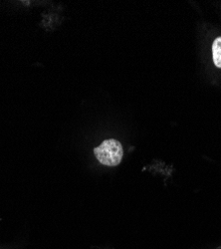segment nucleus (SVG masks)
<instances>
[{
  "label": "nucleus",
  "instance_id": "nucleus-1",
  "mask_svg": "<svg viewBox=\"0 0 221 249\" xmlns=\"http://www.w3.org/2000/svg\"><path fill=\"white\" fill-rule=\"evenodd\" d=\"M97 160L104 165L116 167L122 161L124 151L120 142L117 140L110 139L104 141L94 150Z\"/></svg>",
  "mask_w": 221,
  "mask_h": 249
},
{
  "label": "nucleus",
  "instance_id": "nucleus-2",
  "mask_svg": "<svg viewBox=\"0 0 221 249\" xmlns=\"http://www.w3.org/2000/svg\"><path fill=\"white\" fill-rule=\"evenodd\" d=\"M212 57L214 65L221 68V36L217 37L212 44Z\"/></svg>",
  "mask_w": 221,
  "mask_h": 249
}]
</instances>
